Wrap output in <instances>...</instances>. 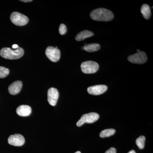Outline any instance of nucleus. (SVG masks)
<instances>
[{
  "instance_id": "f257e3e1",
  "label": "nucleus",
  "mask_w": 153,
  "mask_h": 153,
  "mask_svg": "<svg viewBox=\"0 0 153 153\" xmlns=\"http://www.w3.org/2000/svg\"><path fill=\"white\" fill-rule=\"evenodd\" d=\"M90 17L94 21L108 22L113 19L114 16L112 12L105 8H98L91 13Z\"/></svg>"
},
{
  "instance_id": "f03ea898",
  "label": "nucleus",
  "mask_w": 153,
  "mask_h": 153,
  "mask_svg": "<svg viewBox=\"0 0 153 153\" xmlns=\"http://www.w3.org/2000/svg\"><path fill=\"white\" fill-rule=\"evenodd\" d=\"M24 50L19 47L15 50H12L10 48H3L0 51V55L3 58L10 60H15L21 58L24 55Z\"/></svg>"
},
{
  "instance_id": "7ed1b4c3",
  "label": "nucleus",
  "mask_w": 153,
  "mask_h": 153,
  "mask_svg": "<svg viewBox=\"0 0 153 153\" xmlns=\"http://www.w3.org/2000/svg\"><path fill=\"white\" fill-rule=\"evenodd\" d=\"M10 20L13 24L18 26H25L29 22L27 17L16 12H13L11 14Z\"/></svg>"
},
{
  "instance_id": "20e7f679",
  "label": "nucleus",
  "mask_w": 153,
  "mask_h": 153,
  "mask_svg": "<svg viewBox=\"0 0 153 153\" xmlns=\"http://www.w3.org/2000/svg\"><path fill=\"white\" fill-rule=\"evenodd\" d=\"M99 66L98 63L93 61L83 62L81 65V70L85 74H92L98 71Z\"/></svg>"
},
{
  "instance_id": "39448f33",
  "label": "nucleus",
  "mask_w": 153,
  "mask_h": 153,
  "mask_svg": "<svg viewBox=\"0 0 153 153\" xmlns=\"http://www.w3.org/2000/svg\"><path fill=\"white\" fill-rule=\"evenodd\" d=\"M99 115L96 113L91 112L83 114L76 123V126H81L84 123H92L98 120Z\"/></svg>"
},
{
  "instance_id": "423d86ee",
  "label": "nucleus",
  "mask_w": 153,
  "mask_h": 153,
  "mask_svg": "<svg viewBox=\"0 0 153 153\" xmlns=\"http://www.w3.org/2000/svg\"><path fill=\"white\" fill-rule=\"evenodd\" d=\"M128 60L131 63L135 64H143L147 60L146 54L144 52L140 51L134 55H130Z\"/></svg>"
},
{
  "instance_id": "0eeeda50",
  "label": "nucleus",
  "mask_w": 153,
  "mask_h": 153,
  "mask_svg": "<svg viewBox=\"0 0 153 153\" xmlns=\"http://www.w3.org/2000/svg\"><path fill=\"white\" fill-rule=\"evenodd\" d=\"M45 53L47 57L52 62H57L60 59V52L57 48L52 47H48Z\"/></svg>"
},
{
  "instance_id": "6e6552de",
  "label": "nucleus",
  "mask_w": 153,
  "mask_h": 153,
  "mask_svg": "<svg viewBox=\"0 0 153 153\" xmlns=\"http://www.w3.org/2000/svg\"><path fill=\"white\" fill-rule=\"evenodd\" d=\"M25 138L20 134H15L9 137L8 142L9 144L15 146H21L25 144Z\"/></svg>"
},
{
  "instance_id": "1a4fd4ad",
  "label": "nucleus",
  "mask_w": 153,
  "mask_h": 153,
  "mask_svg": "<svg viewBox=\"0 0 153 153\" xmlns=\"http://www.w3.org/2000/svg\"><path fill=\"white\" fill-rule=\"evenodd\" d=\"M48 101L50 105L55 106L57 104L59 98V94L57 88H51L48 91L47 93Z\"/></svg>"
},
{
  "instance_id": "9d476101",
  "label": "nucleus",
  "mask_w": 153,
  "mask_h": 153,
  "mask_svg": "<svg viewBox=\"0 0 153 153\" xmlns=\"http://www.w3.org/2000/svg\"><path fill=\"white\" fill-rule=\"evenodd\" d=\"M108 89L106 85H99L90 86L87 88L88 93L90 94L94 95H98L104 93Z\"/></svg>"
},
{
  "instance_id": "9b49d317",
  "label": "nucleus",
  "mask_w": 153,
  "mask_h": 153,
  "mask_svg": "<svg viewBox=\"0 0 153 153\" xmlns=\"http://www.w3.org/2000/svg\"><path fill=\"white\" fill-rule=\"evenodd\" d=\"M23 83L21 81H15L9 86V93L12 95L18 94L22 90Z\"/></svg>"
},
{
  "instance_id": "f8f14e48",
  "label": "nucleus",
  "mask_w": 153,
  "mask_h": 153,
  "mask_svg": "<svg viewBox=\"0 0 153 153\" xmlns=\"http://www.w3.org/2000/svg\"><path fill=\"white\" fill-rule=\"evenodd\" d=\"M16 112L17 114L20 116H28L32 112V108L29 105H23L17 108Z\"/></svg>"
},
{
  "instance_id": "ddd939ff",
  "label": "nucleus",
  "mask_w": 153,
  "mask_h": 153,
  "mask_svg": "<svg viewBox=\"0 0 153 153\" xmlns=\"http://www.w3.org/2000/svg\"><path fill=\"white\" fill-rule=\"evenodd\" d=\"M94 34L92 32L88 30H84L80 32L76 35L75 39L76 41H79L84 40L85 38H89L93 36Z\"/></svg>"
},
{
  "instance_id": "4468645a",
  "label": "nucleus",
  "mask_w": 153,
  "mask_h": 153,
  "mask_svg": "<svg viewBox=\"0 0 153 153\" xmlns=\"http://www.w3.org/2000/svg\"><path fill=\"white\" fill-rule=\"evenodd\" d=\"M100 45L99 44L94 43L89 44H86L82 47V49L86 52H96L100 49Z\"/></svg>"
},
{
  "instance_id": "2eb2a0df",
  "label": "nucleus",
  "mask_w": 153,
  "mask_h": 153,
  "mask_svg": "<svg viewBox=\"0 0 153 153\" xmlns=\"http://www.w3.org/2000/svg\"><path fill=\"white\" fill-rule=\"evenodd\" d=\"M141 12L143 14V16L145 19L148 20L151 16V11L149 6L146 4H144L142 6Z\"/></svg>"
},
{
  "instance_id": "dca6fc26",
  "label": "nucleus",
  "mask_w": 153,
  "mask_h": 153,
  "mask_svg": "<svg viewBox=\"0 0 153 153\" xmlns=\"http://www.w3.org/2000/svg\"><path fill=\"white\" fill-rule=\"evenodd\" d=\"M116 131L114 129H107L102 131L100 134V137L101 138L108 137L113 135L115 133Z\"/></svg>"
},
{
  "instance_id": "f3484780",
  "label": "nucleus",
  "mask_w": 153,
  "mask_h": 153,
  "mask_svg": "<svg viewBox=\"0 0 153 153\" xmlns=\"http://www.w3.org/2000/svg\"><path fill=\"white\" fill-rule=\"evenodd\" d=\"M146 137L144 136H141L136 141V143L140 149H142L145 147Z\"/></svg>"
},
{
  "instance_id": "a211bd4d",
  "label": "nucleus",
  "mask_w": 153,
  "mask_h": 153,
  "mask_svg": "<svg viewBox=\"0 0 153 153\" xmlns=\"http://www.w3.org/2000/svg\"><path fill=\"white\" fill-rule=\"evenodd\" d=\"M10 73V70L8 68L0 66V78H5L8 76Z\"/></svg>"
},
{
  "instance_id": "6ab92c4d",
  "label": "nucleus",
  "mask_w": 153,
  "mask_h": 153,
  "mask_svg": "<svg viewBox=\"0 0 153 153\" xmlns=\"http://www.w3.org/2000/svg\"><path fill=\"white\" fill-rule=\"evenodd\" d=\"M59 31L60 35H63L66 34L67 31V28L66 25L64 24H61L59 27Z\"/></svg>"
},
{
  "instance_id": "aec40b11",
  "label": "nucleus",
  "mask_w": 153,
  "mask_h": 153,
  "mask_svg": "<svg viewBox=\"0 0 153 153\" xmlns=\"http://www.w3.org/2000/svg\"><path fill=\"white\" fill-rule=\"evenodd\" d=\"M105 153H117L116 149L114 148H111Z\"/></svg>"
},
{
  "instance_id": "412c9836",
  "label": "nucleus",
  "mask_w": 153,
  "mask_h": 153,
  "mask_svg": "<svg viewBox=\"0 0 153 153\" xmlns=\"http://www.w3.org/2000/svg\"><path fill=\"white\" fill-rule=\"evenodd\" d=\"M19 46L17 45V44H14V45H13V46H12V48L15 49H17V48H19Z\"/></svg>"
},
{
  "instance_id": "4be33fe9",
  "label": "nucleus",
  "mask_w": 153,
  "mask_h": 153,
  "mask_svg": "<svg viewBox=\"0 0 153 153\" xmlns=\"http://www.w3.org/2000/svg\"><path fill=\"white\" fill-rule=\"evenodd\" d=\"M21 1L24 2H30L33 1L32 0H22V1Z\"/></svg>"
},
{
  "instance_id": "5701e85b",
  "label": "nucleus",
  "mask_w": 153,
  "mask_h": 153,
  "mask_svg": "<svg viewBox=\"0 0 153 153\" xmlns=\"http://www.w3.org/2000/svg\"><path fill=\"white\" fill-rule=\"evenodd\" d=\"M128 153H136V152H135L134 150H131V151H130L129 152H128Z\"/></svg>"
},
{
  "instance_id": "b1692460",
  "label": "nucleus",
  "mask_w": 153,
  "mask_h": 153,
  "mask_svg": "<svg viewBox=\"0 0 153 153\" xmlns=\"http://www.w3.org/2000/svg\"><path fill=\"white\" fill-rule=\"evenodd\" d=\"M137 51L138 52H139L140 51V50H139V49H137Z\"/></svg>"
},
{
  "instance_id": "393cba45",
  "label": "nucleus",
  "mask_w": 153,
  "mask_h": 153,
  "mask_svg": "<svg viewBox=\"0 0 153 153\" xmlns=\"http://www.w3.org/2000/svg\"><path fill=\"white\" fill-rule=\"evenodd\" d=\"M74 153H79V152H76Z\"/></svg>"
}]
</instances>
